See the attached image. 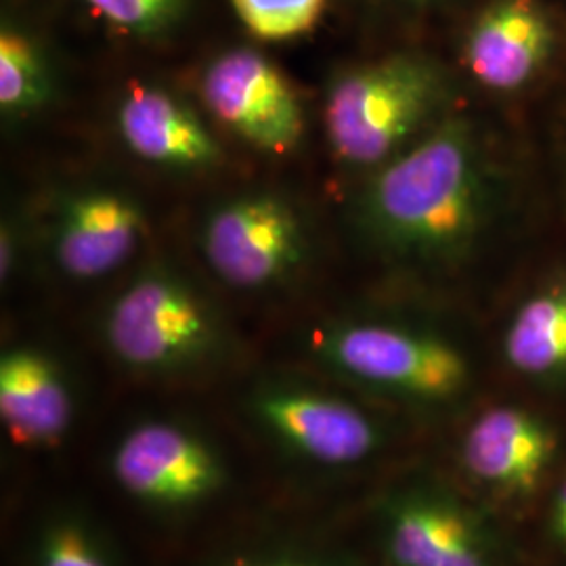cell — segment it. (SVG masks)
<instances>
[{
  "instance_id": "17",
  "label": "cell",
  "mask_w": 566,
  "mask_h": 566,
  "mask_svg": "<svg viewBox=\"0 0 566 566\" xmlns=\"http://www.w3.org/2000/svg\"><path fill=\"white\" fill-rule=\"evenodd\" d=\"M30 566H120V560L93 518L57 510L34 533Z\"/></svg>"
},
{
  "instance_id": "8",
  "label": "cell",
  "mask_w": 566,
  "mask_h": 566,
  "mask_svg": "<svg viewBox=\"0 0 566 566\" xmlns=\"http://www.w3.org/2000/svg\"><path fill=\"white\" fill-rule=\"evenodd\" d=\"M203 261L238 290H271L294 277L308 254L301 210L280 193L252 191L214 206L200 229Z\"/></svg>"
},
{
  "instance_id": "3",
  "label": "cell",
  "mask_w": 566,
  "mask_h": 566,
  "mask_svg": "<svg viewBox=\"0 0 566 566\" xmlns=\"http://www.w3.org/2000/svg\"><path fill=\"white\" fill-rule=\"evenodd\" d=\"M311 353L346 382L413 407H451L472 386L464 350L443 334L416 325L334 322L313 334Z\"/></svg>"
},
{
  "instance_id": "19",
  "label": "cell",
  "mask_w": 566,
  "mask_h": 566,
  "mask_svg": "<svg viewBox=\"0 0 566 566\" xmlns=\"http://www.w3.org/2000/svg\"><path fill=\"white\" fill-rule=\"evenodd\" d=\"M97 15L137 39H158L187 13L189 0H84Z\"/></svg>"
},
{
  "instance_id": "4",
  "label": "cell",
  "mask_w": 566,
  "mask_h": 566,
  "mask_svg": "<svg viewBox=\"0 0 566 566\" xmlns=\"http://www.w3.org/2000/svg\"><path fill=\"white\" fill-rule=\"evenodd\" d=\"M446 97V74L424 55L397 53L343 70L325 93L329 149L346 166H382L403 151Z\"/></svg>"
},
{
  "instance_id": "2",
  "label": "cell",
  "mask_w": 566,
  "mask_h": 566,
  "mask_svg": "<svg viewBox=\"0 0 566 566\" xmlns=\"http://www.w3.org/2000/svg\"><path fill=\"white\" fill-rule=\"evenodd\" d=\"M102 338L124 369L154 378L200 374L227 353L214 304L166 264L143 269L114 296L103 311Z\"/></svg>"
},
{
  "instance_id": "13",
  "label": "cell",
  "mask_w": 566,
  "mask_h": 566,
  "mask_svg": "<svg viewBox=\"0 0 566 566\" xmlns=\"http://www.w3.org/2000/svg\"><path fill=\"white\" fill-rule=\"evenodd\" d=\"M554 44V23L537 0H497L472 23L464 63L489 91L514 93L542 72Z\"/></svg>"
},
{
  "instance_id": "16",
  "label": "cell",
  "mask_w": 566,
  "mask_h": 566,
  "mask_svg": "<svg viewBox=\"0 0 566 566\" xmlns=\"http://www.w3.org/2000/svg\"><path fill=\"white\" fill-rule=\"evenodd\" d=\"M53 97V74L42 46L15 25L0 32V109L7 120L39 114Z\"/></svg>"
},
{
  "instance_id": "20",
  "label": "cell",
  "mask_w": 566,
  "mask_h": 566,
  "mask_svg": "<svg viewBox=\"0 0 566 566\" xmlns=\"http://www.w3.org/2000/svg\"><path fill=\"white\" fill-rule=\"evenodd\" d=\"M217 566H334L322 556L294 547H250L227 554Z\"/></svg>"
},
{
  "instance_id": "18",
  "label": "cell",
  "mask_w": 566,
  "mask_h": 566,
  "mask_svg": "<svg viewBox=\"0 0 566 566\" xmlns=\"http://www.w3.org/2000/svg\"><path fill=\"white\" fill-rule=\"evenodd\" d=\"M250 34L261 41H292L308 34L324 15L325 0H229Z\"/></svg>"
},
{
  "instance_id": "23",
  "label": "cell",
  "mask_w": 566,
  "mask_h": 566,
  "mask_svg": "<svg viewBox=\"0 0 566 566\" xmlns=\"http://www.w3.org/2000/svg\"><path fill=\"white\" fill-rule=\"evenodd\" d=\"M407 2H424V0H407Z\"/></svg>"
},
{
  "instance_id": "14",
  "label": "cell",
  "mask_w": 566,
  "mask_h": 566,
  "mask_svg": "<svg viewBox=\"0 0 566 566\" xmlns=\"http://www.w3.org/2000/svg\"><path fill=\"white\" fill-rule=\"evenodd\" d=\"M120 139L143 163L172 170H206L221 147L200 114L163 86H133L116 109Z\"/></svg>"
},
{
  "instance_id": "15",
  "label": "cell",
  "mask_w": 566,
  "mask_h": 566,
  "mask_svg": "<svg viewBox=\"0 0 566 566\" xmlns=\"http://www.w3.org/2000/svg\"><path fill=\"white\" fill-rule=\"evenodd\" d=\"M502 353L510 369L528 380H566V280L535 292L516 308Z\"/></svg>"
},
{
  "instance_id": "21",
  "label": "cell",
  "mask_w": 566,
  "mask_h": 566,
  "mask_svg": "<svg viewBox=\"0 0 566 566\" xmlns=\"http://www.w3.org/2000/svg\"><path fill=\"white\" fill-rule=\"evenodd\" d=\"M547 531L556 544L566 547V472L563 481L554 489V495L549 502Z\"/></svg>"
},
{
  "instance_id": "9",
  "label": "cell",
  "mask_w": 566,
  "mask_h": 566,
  "mask_svg": "<svg viewBox=\"0 0 566 566\" xmlns=\"http://www.w3.org/2000/svg\"><path fill=\"white\" fill-rule=\"evenodd\" d=\"M558 453L560 434L544 416L521 405H493L465 426L458 462L486 495L521 504L542 491Z\"/></svg>"
},
{
  "instance_id": "6",
  "label": "cell",
  "mask_w": 566,
  "mask_h": 566,
  "mask_svg": "<svg viewBox=\"0 0 566 566\" xmlns=\"http://www.w3.org/2000/svg\"><path fill=\"white\" fill-rule=\"evenodd\" d=\"M245 416L287 458L324 470H348L376 460L388 428L376 413L319 386L271 378L245 397Z\"/></svg>"
},
{
  "instance_id": "5",
  "label": "cell",
  "mask_w": 566,
  "mask_h": 566,
  "mask_svg": "<svg viewBox=\"0 0 566 566\" xmlns=\"http://www.w3.org/2000/svg\"><path fill=\"white\" fill-rule=\"evenodd\" d=\"M376 523L388 566H514L493 518L432 479L388 489Z\"/></svg>"
},
{
  "instance_id": "1",
  "label": "cell",
  "mask_w": 566,
  "mask_h": 566,
  "mask_svg": "<svg viewBox=\"0 0 566 566\" xmlns=\"http://www.w3.org/2000/svg\"><path fill=\"white\" fill-rule=\"evenodd\" d=\"M489 214V181L468 122H439L367 182L357 221L382 252L409 263L446 264L476 242Z\"/></svg>"
},
{
  "instance_id": "11",
  "label": "cell",
  "mask_w": 566,
  "mask_h": 566,
  "mask_svg": "<svg viewBox=\"0 0 566 566\" xmlns=\"http://www.w3.org/2000/svg\"><path fill=\"white\" fill-rule=\"evenodd\" d=\"M147 229L142 203L109 187H82L61 198L51 254L74 282H95L126 263Z\"/></svg>"
},
{
  "instance_id": "10",
  "label": "cell",
  "mask_w": 566,
  "mask_h": 566,
  "mask_svg": "<svg viewBox=\"0 0 566 566\" xmlns=\"http://www.w3.org/2000/svg\"><path fill=\"white\" fill-rule=\"evenodd\" d=\"M200 93L208 112L256 149L283 154L303 139L298 95L280 67L254 49H231L210 61Z\"/></svg>"
},
{
  "instance_id": "22",
  "label": "cell",
  "mask_w": 566,
  "mask_h": 566,
  "mask_svg": "<svg viewBox=\"0 0 566 566\" xmlns=\"http://www.w3.org/2000/svg\"><path fill=\"white\" fill-rule=\"evenodd\" d=\"M18 248H20V235L18 224L13 219L2 223V235H0V275L2 282H7L18 264Z\"/></svg>"
},
{
  "instance_id": "7",
  "label": "cell",
  "mask_w": 566,
  "mask_h": 566,
  "mask_svg": "<svg viewBox=\"0 0 566 566\" xmlns=\"http://www.w3.org/2000/svg\"><path fill=\"white\" fill-rule=\"evenodd\" d=\"M109 474L135 504L158 514H191L229 485L221 449L181 420L145 418L128 426L109 453Z\"/></svg>"
},
{
  "instance_id": "12",
  "label": "cell",
  "mask_w": 566,
  "mask_h": 566,
  "mask_svg": "<svg viewBox=\"0 0 566 566\" xmlns=\"http://www.w3.org/2000/svg\"><path fill=\"white\" fill-rule=\"evenodd\" d=\"M76 420V395L60 359L34 344L0 357V422L21 451L57 449Z\"/></svg>"
}]
</instances>
